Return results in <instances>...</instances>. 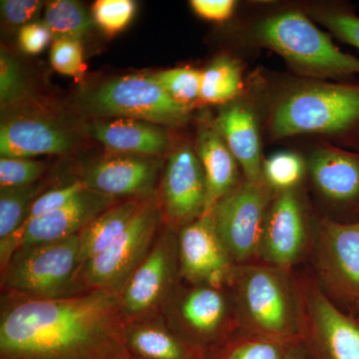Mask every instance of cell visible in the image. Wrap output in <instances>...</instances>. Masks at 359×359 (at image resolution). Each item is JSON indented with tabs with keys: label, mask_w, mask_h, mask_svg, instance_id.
<instances>
[{
	"label": "cell",
	"mask_w": 359,
	"mask_h": 359,
	"mask_svg": "<svg viewBox=\"0 0 359 359\" xmlns=\"http://www.w3.org/2000/svg\"><path fill=\"white\" fill-rule=\"evenodd\" d=\"M118 292L40 299L1 292L0 359H130Z\"/></svg>",
	"instance_id": "cell-1"
},
{
	"label": "cell",
	"mask_w": 359,
	"mask_h": 359,
	"mask_svg": "<svg viewBox=\"0 0 359 359\" xmlns=\"http://www.w3.org/2000/svg\"><path fill=\"white\" fill-rule=\"evenodd\" d=\"M238 327L278 340L299 339L294 269L264 263L236 266L228 287Z\"/></svg>",
	"instance_id": "cell-2"
},
{
	"label": "cell",
	"mask_w": 359,
	"mask_h": 359,
	"mask_svg": "<svg viewBox=\"0 0 359 359\" xmlns=\"http://www.w3.org/2000/svg\"><path fill=\"white\" fill-rule=\"evenodd\" d=\"M358 131L359 84L299 85L280 97L269 118V132L275 139Z\"/></svg>",
	"instance_id": "cell-3"
},
{
	"label": "cell",
	"mask_w": 359,
	"mask_h": 359,
	"mask_svg": "<svg viewBox=\"0 0 359 359\" xmlns=\"http://www.w3.org/2000/svg\"><path fill=\"white\" fill-rule=\"evenodd\" d=\"M254 35L257 43L280 54L302 74L344 77L359 73V59L340 50L302 11L268 16L257 23Z\"/></svg>",
	"instance_id": "cell-4"
},
{
	"label": "cell",
	"mask_w": 359,
	"mask_h": 359,
	"mask_svg": "<svg viewBox=\"0 0 359 359\" xmlns=\"http://www.w3.org/2000/svg\"><path fill=\"white\" fill-rule=\"evenodd\" d=\"M79 238L18 248L0 269L1 292L56 299L86 292L79 280Z\"/></svg>",
	"instance_id": "cell-5"
},
{
	"label": "cell",
	"mask_w": 359,
	"mask_h": 359,
	"mask_svg": "<svg viewBox=\"0 0 359 359\" xmlns=\"http://www.w3.org/2000/svg\"><path fill=\"white\" fill-rule=\"evenodd\" d=\"M311 271L328 299L359 318V219H314Z\"/></svg>",
	"instance_id": "cell-6"
},
{
	"label": "cell",
	"mask_w": 359,
	"mask_h": 359,
	"mask_svg": "<svg viewBox=\"0 0 359 359\" xmlns=\"http://www.w3.org/2000/svg\"><path fill=\"white\" fill-rule=\"evenodd\" d=\"M299 341L306 359H359V320L323 292L311 269H294Z\"/></svg>",
	"instance_id": "cell-7"
},
{
	"label": "cell",
	"mask_w": 359,
	"mask_h": 359,
	"mask_svg": "<svg viewBox=\"0 0 359 359\" xmlns=\"http://www.w3.org/2000/svg\"><path fill=\"white\" fill-rule=\"evenodd\" d=\"M85 110L99 117L128 118L152 124L178 126L188 120L190 108L165 91L154 75L114 78L82 97Z\"/></svg>",
	"instance_id": "cell-8"
},
{
	"label": "cell",
	"mask_w": 359,
	"mask_h": 359,
	"mask_svg": "<svg viewBox=\"0 0 359 359\" xmlns=\"http://www.w3.org/2000/svg\"><path fill=\"white\" fill-rule=\"evenodd\" d=\"M170 327L200 351H209L238 327L228 287L182 282L162 311Z\"/></svg>",
	"instance_id": "cell-9"
},
{
	"label": "cell",
	"mask_w": 359,
	"mask_h": 359,
	"mask_svg": "<svg viewBox=\"0 0 359 359\" xmlns=\"http://www.w3.org/2000/svg\"><path fill=\"white\" fill-rule=\"evenodd\" d=\"M181 283L177 231L164 226L147 256L118 292L124 323L162 314Z\"/></svg>",
	"instance_id": "cell-10"
},
{
	"label": "cell",
	"mask_w": 359,
	"mask_h": 359,
	"mask_svg": "<svg viewBox=\"0 0 359 359\" xmlns=\"http://www.w3.org/2000/svg\"><path fill=\"white\" fill-rule=\"evenodd\" d=\"M275 192L264 182H242L212 208L219 240L236 266L261 263L264 223Z\"/></svg>",
	"instance_id": "cell-11"
},
{
	"label": "cell",
	"mask_w": 359,
	"mask_h": 359,
	"mask_svg": "<svg viewBox=\"0 0 359 359\" xmlns=\"http://www.w3.org/2000/svg\"><path fill=\"white\" fill-rule=\"evenodd\" d=\"M157 197L149 201L133 223L109 248L82 264L79 280L86 290L118 292L145 259L164 228Z\"/></svg>",
	"instance_id": "cell-12"
},
{
	"label": "cell",
	"mask_w": 359,
	"mask_h": 359,
	"mask_svg": "<svg viewBox=\"0 0 359 359\" xmlns=\"http://www.w3.org/2000/svg\"><path fill=\"white\" fill-rule=\"evenodd\" d=\"M313 224L299 189L276 193L264 223L261 263L294 271L311 255Z\"/></svg>",
	"instance_id": "cell-13"
},
{
	"label": "cell",
	"mask_w": 359,
	"mask_h": 359,
	"mask_svg": "<svg viewBox=\"0 0 359 359\" xmlns=\"http://www.w3.org/2000/svg\"><path fill=\"white\" fill-rule=\"evenodd\" d=\"M157 202L165 226L175 231L208 212L204 169L190 144L170 153L161 174Z\"/></svg>",
	"instance_id": "cell-14"
},
{
	"label": "cell",
	"mask_w": 359,
	"mask_h": 359,
	"mask_svg": "<svg viewBox=\"0 0 359 359\" xmlns=\"http://www.w3.org/2000/svg\"><path fill=\"white\" fill-rule=\"evenodd\" d=\"M177 237L182 282L229 287L236 264L219 240L211 212L180 229Z\"/></svg>",
	"instance_id": "cell-15"
},
{
	"label": "cell",
	"mask_w": 359,
	"mask_h": 359,
	"mask_svg": "<svg viewBox=\"0 0 359 359\" xmlns=\"http://www.w3.org/2000/svg\"><path fill=\"white\" fill-rule=\"evenodd\" d=\"M161 169L155 157L116 154L87 165L79 180L88 190L113 199L148 200L157 197Z\"/></svg>",
	"instance_id": "cell-16"
},
{
	"label": "cell",
	"mask_w": 359,
	"mask_h": 359,
	"mask_svg": "<svg viewBox=\"0 0 359 359\" xmlns=\"http://www.w3.org/2000/svg\"><path fill=\"white\" fill-rule=\"evenodd\" d=\"M306 165L321 198L354 219H359V152L323 144L313 151Z\"/></svg>",
	"instance_id": "cell-17"
},
{
	"label": "cell",
	"mask_w": 359,
	"mask_h": 359,
	"mask_svg": "<svg viewBox=\"0 0 359 359\" xmlns=\"http://www.w3.org/2000/svg\"><path fill=\"white\" fill-rule=\"evenodd\" d=\"M118 202L86 188L65 207L26 222L18 236V248L79 235L92 219Z\"/></svg>",
	"instance_id": "cell-18"
},
{
	"label": "cell",
	"mask_w": 359,
	"mask_h": 359,
	"mask_svg": "<svg viewBox=\"0 0 359 359\" xmlns=\"http://www.w3.org/2000/svg\"><path fill=\"white\" fill-rule=\"evenodd\" d=\"M74 144V137L65 127L39 118H14L0 129L1 157L32 159L35 156L65 154Z\"/></svg>",
	"instance_id": "cell-19"
},
{
	"label": "cell",
	"mask_w": 359,
	"mask_h": 359,
	"mask_svg": "<svg viewBox=\"0 0 359 359\" xmlns=\"http://www.w3.org/2000/svg\"><path fill=\"white\" fill-rule=\"evenodd\" d=\"M214 124L237 160L244 179L254 183L264 182L261 136L252 108L245 103H231Z\"/></svg>",
	"instance_id": "cell-20"
},
{
	"label": "cell",
	"mask_w": 359,
	"mask_h": 359,
	"mask_svg": "<svg viewBox=\"0 0 359 359\" xmlns=\"http://www.w3.org/2000/svg\"><path fill=\"white\" fill-rule=\"evenodd\" d=\"M123 342L131 359H204L205 355L175 332L162 314L124 323Z\"/></svg>",
	"instance_id": "cell-21"
},
{
	"label": "cell",
	"mask_w": 359,
	"mask_h": 359,
	"mask_svg": "<svg viewBox=\"0 0 359 359\" xmlns=\"http://www.w3.org/2000/svg\"><path fill=\"white\" fill-rule=\"evenodd\" d=\"M87 131L117 154L154 157L171 149V139L164 130L141 120L115 118L109 121L94 122Z\"/></svg>",
	"instance_id": "cell-22"
},
{
	"label": "cell",
	"mask_w": 359,
	"mask_h": 359,
	"mask_svg": "<svg viewBox=\"0 0 359 359\" xmlns=\"http://www.w3.org/2000/svg\"><path fill=\"white\" fill-rule=\"evenodd\" d=\"M195 149L204 169L210 212L242 182L240 166L215 124L201 125Z\"/></svg>",
	"instance_id": "cell-23"
},
{
	"label": "cell",
	"mask_w": 359,
	"mask_h": 359,
	"mask_svg": "<svg viewBox=\"0 0 359 359\" xmlns=\"http://www.w3.org/2000/svg\"><path fill=\"white\" fill-rule=\"evenodd\" d=\"M150 200L119 201L92 219L78 235L81 266L121 237Z\"/></svg>",
	"instance_id": "cell-24"
},
{
	"label": "cell",
	"mask_w": 359,
	"mask_h": 359,
	"mask_svg": "<svg viewBox=\"0 0 359 359\" xmlns=\"http://www.w3.org/2000/svg\"><path fill=\"white\" fill-rule=\"evenodd\" d=\"M47 190L44 182L25 188L0 189V269L18 250V236L33 203Z\"/></svg>",
	"instance_id": "cell-25"
},
{
	"label": "cell",
	"mask_w": 359,
	"mask_h": 359,
	"mask_svg": "<svg viewBox=\"0 0 359 359\" xmlns=\"http://www.w3.org/2000/svg\"><path fill=\"white\" fill-rule=\"evenodd\" d=\"M299 339H269L238 327L217 346L205 351L204 359H283Z\"/></svg>",
	"instance_id": "cell-26"
},
{
	"label": "cell",
	"mask_w": 359,
	"mask_h": 359,
	"mask_svg": "<svg viewBox=\"0 0 359 359\" xmlns=\"http://www.w3.org/2000/svg\"><path fill=\"white\" fill-rule=\"evenodd\" d=\"M244 88L243 67L236 59L221 56L215 59L201 78V102H233Z\"/></svg>",
	"instance_id": "cell-27"
},
{
	"label": "cell",
	"mask_w": 359,
	"mask_h": 359,
	"mask_svg": "<svg viewBox=\"0 0 359 359\" xmlns=\"http://www.w3.org/2000/svg\"><path fill=\"white\" fill-rule=\"evenodd\" d=\"M44 25L56 39H79L91 32L92 15L80 2L52 0L45 4Z\"/></svg>",
	"instance_id": "cell-28"
},
{
	"label": "cell",
	"mask_w": 359,
	"mask_h": 359,
	"mask_svg": "<svg viewBox=\"0 0 359 359\" xmlns=\"http://www.w3.org/2000/svg\"><path fill=\"white\" fill-rule=\"evenodd\" d=\"M306 172L308 165L295 153H276L264 161V183L275 193L299 189Z\"/></svg>",
	"instance_id": "cell-29"
},
{
	"label": "cell",
	"mask_w": 359,
	"mask_h": 359,
	"mask_svg": "<svg viewBox=\"0 0 359 359\" xmlns=\"http://www.w3.org/2000/svg\"><path fill=\"white\" fill-rule=\"evenodd\" d=\"M165 91L176 102L192 109L201 102L202 71L191 67H177L155 73Z\"/></svg>",
	"instance_id": "cell-30"
},
{
	"label": "cell",
	"mask_w": 359,
	"mask_h": 359,
	"mask_svg": "<svg viewBox=\"0 0 359 359\" xmlns=\"http://www.w3.org/2000/svg\"><path fill=\"white\" fill-rule=\"evenodd\" d=\"M46 165L42 161L1 157L0 189H20L39 183Z\"/></svg>",
	"instance_id": "cell-31"
},
{
	"label": "cell",
	"mask_w": 359,
	"mask_h": 359,
	"mask_svg": "<svg viewBox=\"0 0 359 359\" xmlns=\"http://www.w3.org/2000/svg\"><path fill=\"white\" fill-rule=\"evenodd\" d=\"M136 4L132 0H98L92 8L94 23L107 35L124 30L133 20Z\"/></svg>",
	"instance_id": "cell-32"
},
{
	"label": "cell",
	"mask_w": 359,
	"mask_h": 359,
	"mask_svg": "<svg viewBox=\"0 0 359 359\" xmlns=\"http://www.w3.org/2000/svg\"><path fill=\"white\" fill-rule=\"evenodd\" d=\"M28 85L20 65L6 50L0 53V102L2 107L18 105L28 97Z\"/></svg>",
	"instance_id": "cell-33"
},
{
	"label": "cell",
	"mask_w": 359,
	"mask_h": 359,
	"mask_svg": "<svg viewBox=\"0 0 359 359\" xmlns=\"http://www.w3.org/2000/svg\"><path fill=\"white\" fill-rule=\"evenodd\" d=\"M309 14L337 39L359 50V15L342 8H314Z\"/></svg>",
	"instance_id": "cell-34"
},
{
	"label": "cell",
	"mask_w": 359,
	"mask_h": 359,
	"mask_svg": "<svg viewBox=\"0 0 359 359\" xmlns=\"http://www.w3.org/2000/svg\"><path fill=\"white\" fill-rule=\"evenodd\" d=\"M50 63L53 69L60 74L80 79L86 71L81 40L54 39L50 49Z\"/></svg>",
	"instance_id": "cell-35"
},
{
	"label": "cell",
	"mask_w": 359,
	"mask_h": 359,
	"mask_svg": "<svg viewBox=\"0 0 359 359\" xmlns=\"http://www.w3.org/2000/svg\"><path fill=\"white\" fill-rule=\"evenodd\" d=\"M85 189H86V187L78 179L69 182L66 185L45 191L33 203L26 222L39 218V217L65 207V205H67L71 201L74 200L78 195L83 192Z\"/></svg>",
	"instance_id": "cell-36"
},
{
	"label": "cell",
	"mask_w": 359,
	"mask_h": 359,
	"mask_svg": "<svg viewBox=\"0 0 359 359\" xmlns=\"http://www.w3.org/2000/svg\"><path fill=\"white\" fill-rule=\"evenodd\" d=\"M52 34L44 23H28L20 28L18 33V43L26 54L41 53L50 43Z\"/></svg>",
	"instance_id": "cell-37"
},
{
	"label": "cell",
	"mask_w": 359,
	"mask_h": 359,
	"mask_svg": "<svg viewBox=\"0 0 359 359\" xmlns=\"http://www.w3.org/2000/svg\"><path fill=\"white\" fill-rule=\"evenodd\" d=\"M42 2L39 0H2L1 13L11 25H22L39 14ZM28 25V23H27Z\"/></svg>",
	"instance_id": "cell-38"
},
{
	"label": "cell",
	"mask_w": 359,
	"mask_h": 359,
	"mask_svg": "<svg viewBox=\"0 0 359 359\" xmlns=\"http://www.w3.org/2000/svg\"><path fill=\"white\" fill-rule=\"evenodd\" d=\"M191 6L204 20L226 21L233 16L236 8L233 0H192Z\"/></svg>",
	"instance_id": "cell-39"
},
{
	"label": "cell",
	"mask_w": 359,
	"mask_h": 359,
	"mask_svg": "<svg viewBox=\"0 0 359 359\" xmlns=\"http://www.w3.org/2000/svg\"><path fill=\"white\" fill-rule=\"evenodd\" d=\"M283 359H306V354H304V347H302L301 341L297 340L290 351H287V355Z\"/></svg>",
	"instance_id": "cell-40"
},
{
	"label": "cell",
	"mask_w": 359,
	"mask_h": 359,
	"mask_svg": "<svg viewBox=\"0 0 359 359\" xmlns=\"http://www.w3.org/2000/svg\"><path fill=\"white\" fill-rule=\"evenodd\" d=\"M358 320H359V318H358Z\"/></svg>",
	"instance_id": "cell-41"
},
{
	"label": "cell",
	"mask_w": 359,
	"mask_h": 359,
	"mask_svg": "<svg viewBox=\"0 0 359 359\" xmlns=\"http://www.w3.org/2000/svg\"><path fill=\"white\" fill-rule=\"evenodd\" d=\"M130 359H131V358H130Z\"/></svg>",
	"instance_id": "cell-42"
}]
</instances>
